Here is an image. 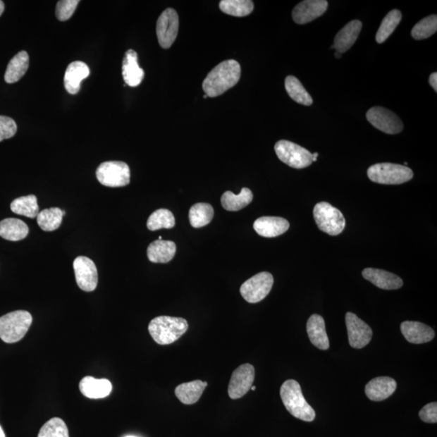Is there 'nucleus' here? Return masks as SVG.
I'll use <instances>...</instances> for the list:
<instances>
[{
    "label": "nucleus",
    "mask_w": 437,
    "mask_h": 437,
    "mask_svg": "<svg viewBox=\"0 0 437 437\" xmlns=\"http://www.w3.org/2000/svg\"><path fill=\"white\" fill-rule=\"evenodd\" d=\"M90 68L84 62L75 61L68 65L64 75V86L70 94H78L82 80L89 78Z\"/></svg>",
    "instance_id": "aec40b11"
},
{
    "label": "nucleus",
    "mask_w": 437,
    "mask_h": 437,
    "mask_svg": "<svg viewBox=\"0 0 437 437\" xmlns=\"http://www.w3.org/2000/svg\"><path fill=\"white\" fill-rule=\"evenodd\" d=\"M281 397L283 405L293 417L305 422H312L316 413L312 407L306 402L302 387L297 381L288 380L281 388Z\"/></svg>",
    "instance_id": "f03ea898"
},
{
    "label": "nucleus",
    "mask_w": 437,
    "mask_h": 437,
    "mask_svg": "<svg viewBox=\"0 0 437 437\" xmlns=\"http://www.w3.org/2000/svg\"><path fill=\"white\" fill-rule=\"evenodd\" d=\"M289 222L285 218L276 216L260 217L254 223L257 233L264 238H276L288 230Z\"/></svg>",
    "instance_id": "dca6fc26"
},
{
    "label": "nucleus",
    "mask_w": 437,
    "mask_h": 437,
    "mask_svg": "<svg viewBox=\"0 0 437 437\" xmlns=\"http://www.w3.org/2000/svg\"><path fill=\"white\" fill-rule=\"evenodd\" d=\"M174 226L175 218L173 214L167 209L155 211L147 222V227L150 231H156L161 228H173Z\"/></svg>",
    "instance_id": "c9c22d12"
},
{
    "label": "nucleus",
    "mask_w": 437,
    "mask_h": 437,
    "mask_svg": "<svg viewBox=\"0 0 437 437\" xmlns=\"http://www.w3.org/2000/svg\"><path fill=\"white\" fill-rule=\"evenodd\" d=\"M255 370L252 364H245L234 370L228 386V395L238 400L247 395L253 386Z\"/></svg>",
    "instance_id": "f8f14e48"
},
{
    "label": "nucleus",
    "mask_w": 437,
    "mask_h": 437,
    "mask_svg": "<svg viewBox=\"0 0 437 437\" xmlns=\"http://www.w3.org/2000/svg\"><path fill=\"white\" fill-rule=\"evenodd\" d=\"M254 3L250 0H222L220 3V9L223 13L243 18L252 13Z\"/></svg>",
    "instance_id": "72a5a7b5"
},
{
    "label": "nucleus",
    "mask_w": 437,
    "mask_h": 437,
    "mask_svg": "<svg viewBox=\"0 0 437 437\" xmlns=\"http://www.w3.org/2000/svg\"><path fill=\"white\" fill-rule=\"evenodd\" d=\"M401 332L409 343L414 344L429 343L435 337L433 328L419 321H403L401 324Z\"/></svg>",
    "instance_id": "a211bd4d"
},
{
    "label": "nucleus",
    "mask_w": 437,
    "mask_h": 437,
    "mask_svg": "<svg viewBox=\"0 0 437 437\" xmlns=\"http://www.w3.org/2000/svg\"><path fill=\"white\" fill-rule=\"evenodd\" d=\"M242 69L236 60H226L213 68L204 80L203 90L209 97L225 94L238 83Z\"/></svg>",
    "instance_id": "f257e3e1"
},
{
    "label": "nucleus",
    "mask_w": 437,
    "mask_h": 437,
    "mask_svg": "<svg viewBox=\"0 0 437 437\" xmlns=\"http://www.w3.org/2000/svg\"><path fill=\"white\" fill-rule=\"evenodd\" d=\"M123 78L130 87H137L144 78V70L138 64V54L134 50L125 54L123 61Z\"/></svg>",
    "instance_id": "412c9836"
},
{
    "label": "nucleus",
    "mask_w": 437,
    "mask_h": 437,
    "mask_svg": "<svg viewBox=\"0 0 437 437\" xmlns=\"http://www.w3.org/2000/svg\"><path fill=\"white\" fill-rule=\"evenodd\" d=\"M362 276L365 280L384 290H396L403 285V281L400 277L384 270L365 269L362 271Z\"/></svg>",
    "instance_id": "6ab92c4d"
},
{
    "label": "nucleus",
    "mask_w": 437,
    "mask_h": 437,
    "mask_svg": "<svg viewBox=\"0 0 437 437\" xmlns=\"http://www.w3.org/2000/svg\"><path fill=\"white\" fill-rule=\"evenodd\" d=\"M80 390L91 400L106 398L112 391V384L107 379H97L92 376H85L80 382Z\"/></svg>",
    "instance_id": "4be33fe9"
},
{
    "label": "nucleus",
    "mask_w": 437,
    "mask_h": 437,
    "mask_svg": "<svg viewBox=\"0 0 437 437\" xmlns=\"http://www.w3.org/2000/svg\"><path fill=\"white\" fill-rule=\"evenodd\" d=\"M314 217L320 230L331 236H337L345 228L346 221L342 212L326 202L315 205Z\"/></svg>",
    "instance_id": "423d86ee"
},
{
    "label": "nucleus",
    "mask_w": 437,
    "mask_h": 437,
    "mask_svg": "<svg viewBox=\"0 0 437 437\" xmlns=\"http://www.w3.org/2000/svg\"><path fill=\"white\" fill-rule=\"evenodd\" d=\"M18 125L13 118L0 116V142L13 137Z\"/></svg>",
    "instance_id": "ea45409f"
},
{
    "label": "nucleus",
    "mask_w": 437,
    "mask_h": 437,
    "mask_svg": "<svg viewBox=\"0 0 437 437\" xmlns=\"http://www.w3.org/2000/svg\"><path fill=\"white\" fill-rule=\"evenodd\" d=\"M209 97H207L206 94L204 96V98H207Z\"/></svg>",
    "instance_id": "8fccbe9b"
},
{
    "label": "nucleus",
    "mask_w": 437,
    "mask_h": 437,
    "mask_svg": "<svg viewBox=\"0 0 437 437\" xmlns=\"http://www.w3.org/2000/svg\"><path fill=\"white\" fill-rule=\"evenodd\" d=\"M79 4V0H61V1H59L56 9L57 19L60 21L69 20L72 18Z\"/></svg>",
    "instance_id": "58836bf2"
},
{
    "label": "nucleus",
    "mask_w": 437,
    "mask_h": 437,
    "mask_svg": "<svg viewBox=\"0 0 437 437\" xmlns=\"http://www.w3.org/2000/svg\"><path fill=\"white\" fill-rule=\"evenodd\" d=\"M176 244L171 240H156L147 250V258L154 264H167L176 254Z\"/></svg>",
    "instance_id": "b1692460"
},
{
    "label": "nucleus",
    "mask_w": 437,
    "mask_h": 437,
    "mask_svg": "<svg viewBox=\"0 0 437 437\" xmlns=\"http://www.w3.org/2000/svg\"><path fill=\"white\" fill-rule=\"evenodd\" d=\"M368 121L382 133L395 135L403 130L402 120L397 114L383 107H373L366 114Z\"/></svg>",
    "instance_id": "9b49d317"
},
{
    "label": "nucleus",
    "mask_w": 437,
    "mask_h": 437,
    "mask_svg": "<svg viewBox=\"0 0 437 437\" xmlns=\"http://www.w3.org/2000/svg\"><path fill=\"white\" fill-rule=\"evenodd\" d=\"M11 210L16 214L35 218L39 214V207L35 195L20 197L11 204Z\"/></svg>",
    "instance_id": "2f4dec72"
},
{
    "label": "nucleus",
    "mask_w": 437,
    "mask_h": 437,
    "mask_svg": "<svg viewBox=\"0 0 437 437\" xmlns=\"http://www.w3.org/2000/svg\"><path fill=\"white\" fill-rule=\"evenodd\" d=\"M0 437H5V434L4 433L1 426H0Z\"/></svg>",
    "instance_id": "a18cd8bd"
},
{
    "label": "nucleus",
    "mask_w": 437,
    "mask_h": 437,
    "mask_svg": "<svg viewBox=\"0 0 437 437\" xmlns=\"http://www.w3.org/2000/svg\"><path fill=\"white\" fill-rule=\"evenodd\" d=\"M401 20L402 13L400 11L392 10L382 20L380 28L376 32V41L380 44L385 42L395 30Z\"/></svg>",
    "instance_id": "f704fd0d"
},
{
    "label": "nucleus",
    "mask_w": 437,
    "mask_h": 437,
    "mask_svg": "<svg viewBox=\"0 0 437 437\" xmlns=\"http://www.w3.org/2000/svg\"><path fill=\"white\" fill-rule=\"evenodd\" d=\"M179 30L178 13L173 8H167L158 18L156 35L163 49L171 48L176 40Z\"/></svg>",
    "instance_id": "9d476101"
},
{
    "label": "nucleus",
    "mask_w": 437,
    "mask_h": 437,
    "mask_svg": "<svg viewBox=\"0 0 437 437\" xmlns=\"http://www.w3.org/2000/svg\"><path fill=\"white\" fill-rule=\"evenodd\" d=\"M213 216H214V209L209 204H196L190 207L189 211L190 225L195 228L209 225Z\"/></svg>",
    "instance_id": "7c9ffc66"
},
{
    "label": "nucleus",
    "mask_w": 437,
    "mask_h": 437,
    "mask_svg": "<svg viewBox=\"0 0 437 437\" xmlns=\"http://www.w3.org/2000/svg\"><path fill=\"white\" fill-rule=\"evenodd\" d=\"M274 278L269 272H260L249 278L240 288V293L247 302L255 304L261 302L271 290Z\"/></svg>",
    "instance_id": "1a4fd4ad"
},
{
    "label": "nucleus",
    "mask_w": 437,
    "mask_h": 437,
    "mask_svg": "<svg viewBox=\"0 0 437 437\" xmlns=\"http://www.w3.org/2000/svg\"><path fill=\"white\" fill-rule=\"evenodd\" d=\"M252 191L248 188H242L239 195L231 191H226L221 197V204L228 211H237L247 207L253 201Z\"/></svg>",
    "instance_id": "c85d7f7f"
},
{
    "label": "nucleus",
    "mask_w": 437,
    "mask_h": 437,
    "mask_svg": "<svg viewBox=\"0 0 437 437\" xmlns=\"http://www.w3.org/2000/svg\"><path fill=\"white\" fill-rule=\"evenodd\" d=\"M341 54H342L338 53V52H337V51L335 53V56H336V57L337 59H340V58H341Z\"/></svg>",
    "instance_id": "49530a36"
},
{
    "label": "nucleus",
    "mask_w": 437,
    "mask_h": 437,
    "mask_svg": "<svg viewBox=\"0 0 437 437\" xmlns=\"http://www.w3.org/2000/svg\"><path fill=\"white\" fill-rule=\"evenodd\" d=\"M4 3L3 1H0V16H1V15L4 13Z\"/></svg>",
    "instance_id": "37998d69"
},
{
    "label": "nucleus",
    "mask_w": 437,
    "mask_h": 437,
    "mask_svg": "<svg viewBox=\"0 0 437 437\" xmlns=\"http://www.w3.org/2000/svg\"><path fill=\"white\" fill-rule=\"evenodd\" d=\"M187 330V320L169 316H156L149 326L151 336L160 345H168L177 341Z\"/></svg>",
    "instance_id": "7ed1b4c3"
},
{
    "label": "nucleus",
    "mask_w": 437,
    "mask_h": 437,
    "mask_svg": "<svg viewBox=\"0 0 437 437\" xmlns=\"http://www.w3.org/2000/svg\"><path fill=\"white\" fill-rule=\"evenodd\" d=\"M207 386V382L199 380L187 382L176 388L175 395L185 405H192L199 400Z\"/></svg>",
    "instance_id": "bb28decb"
},
{
    "label": "nucleus",
    "mask_w": 437,
    "mask_h": 437,
    "mask_svg": "<svg viewBox=\"0 0 437 437\" xmlns=\"http://www.w3.org/2000/svg\"><path fill=\"white\" fill-rule=\"evenodd\" d=\"M318 156H319V153L318 152L314 153V154H313V162H315L316 161V157H318Z\"/></svg>",
    "instance_id": "c03bdc74"
},
{
    "label": "nucleus",
    "mask_w": 437,
    "mask_h": 437,
    "mask_svg": "<svg viewBox=\"0 0 437 437\" xmlns=\"http://www.w3.org/2000/svg\"><path fill=\"white\" fill-rule=\"evenodd\" d=\"M73 267L75 281L81 290L94 291L98 283V273L94 261L85 256H79L74 260Z\"/></svg>",
    "instance_id": "ddd939ff"
},
{
    "label": "nucleus",
    "mask_w": 437,
    "mask_h": 437,
    "mask_svg": "<svg viewBox=\"0 0 437 437\" xmlns=\"http://www.w3.org/2000/svg\"><path fill=\"white\" fill-rule=\"evenodd\" d=\"M96 176L98 182L105 187H123L130 183V171L125 162L106 161L97 168Z\"/></svg>",
    "instance_id": "6e6552de"
},
{
    "label": "nucleus",
    "mask_w": 437,
    "mask_h": 437,
    "mask_svg": "<svg viewBox=\"0 0 437 437\" xmlns=\"http://www.w3.org/2000/svg\"><path fill=\"white\" fill-rule=\"evenodd\" d=\"M29 227L19 218H8L0 222V237L11 242H18L29 234Z\"/></svg>",
    "instance_id": "a878e982"
},
{
    "label": "nucleus",
    "mask_w": 437,
    "mask_h": 437,
    "mask_svg": "<svg viewBox=\"0 0 437 437\" xmlns=\"http://www.w3.org/2000/svg\"><path fill=\"white\" fill-rule=\"evenodd\" d=\"M278 159L294 168H304L312 165L313 154L304 147L288 140H280L275 145Z\"/></svg>",
    "instance_id": "0eeeda50"
},
{
    "label": "nucleus",
    "mask_w": 437,
    "mask_h": 437,
    "mask_svg": "<svg viewBox=\"0 0 437 437\" xmlns=\"http://www.w3.org/2000/svg\"><path fill=\"white\" fill-rule=\"evenodd\" d=\"M32 322L28 311L18 310L0 318V338L7 343H18L28 332Z\"/></svg>",
    "instance_id": "20e7f679"
},
{
    "label": "nucleus",
    "mask_w": 437,
    "mask_h": 437,
    "mask_svg": "<svg viewBox=\"0 0 437 437\" xmlns=\"http://www.w3.org/2000/svg\"><path fill=\"white\" fill-rule=\"evenodd\" d=\"M396 389L397 383L395 379L389 376H378L366 385L365 393L370 400L381 402L390 397Z\"/></svg>",
    "instance_id": "f3484780"
},
{
    "label": "nucleus",
    "mask_w": 437,
    "mask_h": 437,
    "mask_svg": "<svg viewBox=\"0 0 437 437\" xmlns=\"http://www.w3.org/2000/svg\"><path fill=\"white\" fill-rule=\"evenodd\" d=\"M250 390H252L253 391H254L256 390V387L255 386H252V387H251Z\"/></svg>",
    "instance_id": "de8ad7c7"
},
{
    "label": "nucleus",
    "mask_w": 437,
    "mask_h": 437,
    "mask_svg": "<svg viewBox=\"0 0 437 437\" xmlns=\"http://www.w3.org/2000/svg\"><path fill=\"white\" fill-rule=\"evenodd\" d=\"M362 29V21L352 20L338 32L335 37V50L340 54L346 52L356 42Z\"/></svg>",
    "instance_id": "5701e85b"
},
{
    "label": "nucleus",
    "mask_w": 437,
    "mask_h": 437,
    "mask_svg": "<svg viewBox=\"0 0 437 437\" xmlns=\"http://www.w3.org/2000/svg\"><path fill=\"white\" fill-rule=\"evenodd\" d=\"M125 437H137V436H125Z\"/></svg>",
    "instance_id": "09e8293b"
},
{
    "label": "nucleus",
    "mask_w": 437,
    "mask_h": 437,
    "mask_svg": "<svg viewBox=\"0 0 437 437\" xmlns=\"http://www.w3.org/2000/svg\"><path fill=\"white\" fill-rule=\"evenodd\" d=\"M30 66V57L26 51H20L11 59L8 65L4 80L8 84H14L19 81L27 72Z\"/></svg>",
    "instance_id": "cd10ccee"
},
{
    "label": "nucleus",
    "mask_w": 437,
    "mask_h": 437,
    "mask_svg": "<svg viewBox=\"0 0 437 437\" xmlns=\"http://www.w3.org/2000/svg\"><path fill=\"white\" fill-rule=\"evenodd\" d=\"M437 30V16H427L414 26L412 35L415 40H423L433 35Z\"/></svg>",
    "instance_id": "e433bc0d"
},
{
    "label": "nucleus",
    "mask_w": 437,
    "mask_h": 437,
    "mask_svg": "<svg viewBox=\"0 0 437 437\" xmlns=\"http://www.w3.org/2000/svg\"><path fill=\"white\" fill-rule=\"evenodd\" d=\"M37 437H69V431L63 419L53 418L42 426Z\"/></svg>",
    "instance_id": "4c0bfd02"
},
{
    "label": "nucleus",
    "mask_w": 437,
    "mask_h": 437,
    "mask_svg": "<svg viewBox=\"0 0 437 437\" xmlns=\"http://www.w3.org/2000/svg\"><path fill=\"white\" fill-rule=\"evenodd\" d=\"M285 89L289 97L295 101L306 106L312 105L313 98L295 76L289 75L285 79Z\"/></svg>",
    "instance_id": "473e14b6"
},
{
    "label": "nucleus",
    "mask_w": 437,
    "mask_h": 437,
    "mask_svg": "<svg viewBox=\"0 0 437 437\" xmlns=\"http://www.w3.org/2000/svg\"><path fill=\"white\" fill-rule=\"evenodd\" d=\"M65 214V211H62L58 207H51V209L40 211L37 216V221L43 231L52 232L56 230L61 226L63 217Z\"/></svg>",
    "instance_id": "c756f323"
},
{
    "label": "nucleus",
    "mask_w": 437,
    "mask_h": 437,
    "mask_svg": "<svg viewBox=\"0 0 437 437\" xmlns=\"http://www.w3.org/2000/svg\"><path fill=\"white\" fill-rule=\"evenodd\" d=\"M350 346L362 349L367 346L373 337V331L364 321L351 312L345 316Z\"/></svg>",
    "instance_id": "4468645a"
},
{
    "label": "nucleus",
    "mask_w": 437,
    "mask_h": 437,
    "mask_svg": "<svg viewBox=\"0 0 437 437\" xmlns=\"http://www.w3.org/2000/svg\"><path fill=\"white\" fill-rule=\"evenodd\" d=\"M307 333L311 343L321 350L330 347L329 338L326 334L325 321L321 316L313 314L307 322Z\"/></svg>",
    "instance_id": "393cba45"
},
{
    "label": "nucleus",
    "mask_w": 437,
    "mask_h": 437,
    "mask_svg": "<svg viewBox=\"0 0 437 437\" xmlns=\"http://www.w3.org/2000/svg\"><path fill=\"white\" fill-rule=\"evenodd\" d=\"M420 419L425 423H437V403L431 402L424 406L419 413Z\"/></svg>",
    "instance_id": "a19ab883"
},
{
    "label": "nucleus",
    "mask_w": 437,
    "mask_h": 437,
    "mask_svg": "<svg viewBox=\"0 0 437 437\" xmlns=\"http://www.w3.org/2000/svg\"><path fill=\"white\" fill-rule=\"evenodd\" d=\"M414 176L411 168L391 163H380L368 169L371 182L384 185H400L409 182Z\"/></svg>",
    "instance_id": "39448f33"
},
{
    "label": "nucleus",
    "mask_w": 437,
    "mask_h": 437,
    "mask_svg": "<svg viewBox=\"0 0 437 437\" xmlns=\"http://www.w3.org/2000/svg\"><path fill=\"white\" fill-rule=\"evenodd\" d=\"M429 84L433 87V90L437 91V73H434L430 75Z\"/></svg>",
    "instance_id": "79ce46f5"
},
{
    "label": "nucleus",
    "mask_w": 437,
    "mask_h": 437,
    "mask_svg": "<svg viewBox=\"0 0 437 437\" xmlns=\"http://www.w3.org/2000/svg\"><path fill=\"white\" fill-rule=\"evenodd\" d=\"M328 2L326 0H305L293 11V18L297 24L304 25L319 18L326 13Z\"/></svg>",
    "instance_id": "2eb2a0df"
}]
</instances>
